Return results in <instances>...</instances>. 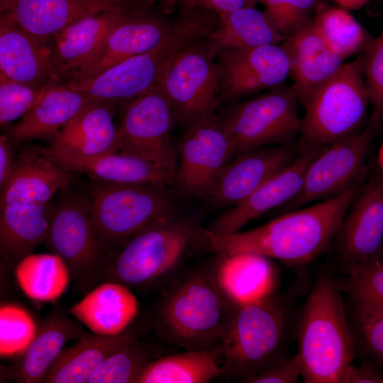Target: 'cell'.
<instances>
[{
	"label": "cell",
	"mask_w": 383,
	"mask_h": 383,
	"mask_svg": "<svg viewBox=\"0 0 383 383\" xmlns=\"http://www.w3.org/2000/svg\"><path fill=\"white\" fill-rule=\"evenodd\" d=\"M47 243L66 262L76 286L90 289L102 283L111 261L103 254L104 243L95 229L88 204L69 198L50 211Z\"/></svg>",
	"instance_id": "cell-11"
},
{
	"label": "cell",
	"mask_w": 383,
	"mask_h": 383,
	"mask_svg": "<svg viewBox=\"0 0 383 383\" xmlns=\"http://www.w3.org/2000/svg\"><path fill=\"white\" fill-rule=\"evenodd\" d=\"M16 279L24 294L41 302L54 301L67 289L71 274L57 254H30L14 267Z\"/></svg>",
	"instance_id": "cell-35"
},
{
	"label": "cell",
	"mask_w": 383,
	"mask_h": 383,
	"mask_svg": "<svg viewBox=\"0 0 383 383\" xmlns=\"http://www.w3.org/2000/svg\"><path fill=\"white\" fill-rule=\"evenodd\" d=\"M223 356L222 345L162 355L144 367L135 383L209 382L222 375Z\"/></svg>",
	"instance_id": "cell-33"
},
{
	"label": "cell",
	"mask_w": 383,
	"mask_h": 383,
	"mask_svg": "<svg viewBox=\"0 0 383 383\" xmlns=\"http://www.w3.org/2000/svg\"><path fill=\"white\" fill-rule=\"evenodd\" d=\"M64 309H53L38 325L25 351L6 367L5 377L18 383H40L66 343L85 331Z\"/></svg>",
	"instance_id": "cell-24"
},
{
	"label": "cell",
	"mask_w": 383,
	"mask_h": 383,
	"mask_svg": "<svg viewBox=\"0 0 383 383\" xmlns=\"http://www.w3.org/2000/svg\"><path fill=\"white\" fill-rule=\"evenodd\" d=\"M383 124L374 111L357 133L324 146L309 164L297 194L283 206L284 213L333 198L367 175L366 157Z\"/></svg>",
	"instance_id": "cell-8"
},
{
	"label": "cell",
	"mask_w": 383,
	"mask_h": 383,
	"mask_svg": "<svg viewBox=\"0 0 383 383\" xmlns=\"http://www.w3.org/2000/svg\"><path fill=\"white\" fill-rule=\"evenodd\" d=\"M142 4L138 1L128 8L103 11L82 18L54 35L51 47L58 79L70 76L88 65L111 31Z\"/></svg>",
	"instance_id": "cell-20"
},
{
	"label": "cell",
	"mask_w": 383,
	"mask_h": 383,
	"mask_svg": "<svg viewBox=\"0 0 383 383\" xmlns=\"http://www.w3.org/2000/svg\"><path fill=\"white\" fill-rule=\"evenodd\" d=\"M201 228L178 213L161 218L122 246L102 282L162 292L186 272L185 262L194 248H203Z\"/></svg>",
	"instance_id": "cell-5"
},
{
	"label": "cell",
	"mask_w": 383,
	"mask_h": 383,
	"mask_svg": "<svg viewBox=\"0 0 383 383\" xmlns=\"http://www.w3.org/2000/svg\"><path fill=\"white\" fill-rule=\"evenodd\" d=\"M299 99L293 84L272 88L235 106L222 117L233 157L267 145H293L299 136Z\"/></svg>",
	"instance_id": "cell-9"
},
{
	"label": "cell",
	"mask_w": 383,
	"mask_h": 383,
	"mask_svg": "<svg viewBox=\"0 0 383 383\" xmlns=\"http://www.w3.org/2000/svg\"><path fill=\"white\" fill-rule=\"evenodd\" d=\"M137 0H16L5 14L30 34L52 40L60 30L82 18L133 6Z\"/></svg>",
	"instance_id": "cell-25"
},
{
	"label": "cell",
	"mask_w": 383,
	"mask_h": 383,
	"mask_svg": "<svg viewBox=\"0 0 383 383\" xmlns=\"http://www.w3.org/2000/svg\"><path fill=\"white\" fill-rule=\"evenodd\" d=\"M216 27L204 40L215 57L228 51L281 45L284 38L264 11L248 6L218 15Z\"/></svg>",
	"instance_id": "cell-31"
},
{
	"label": "cell",
	"mask_w": 383,
	"mask_h": 383,
	"mask_svg": "<svg viewBox=\"0 0 383 383\" xmlns=\"http://www.w3.org/2000/svg\"><path fill=\"white\" fill-rule=\"evenodd\" d=\"M50 216L47 204L0 205V250L7 267H15L38 245L47 243Z\"/></svg>",
	"instance_id": "cell-32"
},
{
	"label": "cell",
	"mask_w": 383,
	"mask_h": 383,
	"mask_svg": "<svg viewBox=\"0 0 383 383\" xmlns=\"http://www.w3.org/2000/svg\"><path fill=\"white\" fill-rule=\"evenodd\" d=\"M369 104L359 56L301 103L299 150L328 145L361 131L370 119Z\"/></svg>",
	"instance_id": "cell-6"
},
{
	"label": "cell",
	"mask_w": 383,
	"mask_h": 383,
	"mask_svg": "<svg viewBox=\"0 0 383 383\" xmlns=\"http://www.w3.org/2000/svg\"><path fill=\"white\" fill-rule=\"evenodd\" d=\"M278 273L271 258L261 255L216 254L215 278L228 309L275 294Z\"/></svg>",
	"instance_id": "cell-23"
},
{
	"label": "cell",
	"mask_w": 383,
	"mask_h": 383,
	"mask_svg": "<svg viewBox=\"0 0 383 383\" xmlns=\"http://www.w3.org/2000/svg\"><path fill=\"white\" fill-rule=\"evenodd\" d=\"M204 40L180 51L165 67L156 83L169 101L175 119L186 127L215 114L221 100L219 65Z\"/></svg>",
	"instance_id": "cell-10"
},
{
	"label": "cell",
	"mask_w": 383,
	"mask_h": 383,
	"mask_svg": "<svg viewBox=\"0 0 383 383\" xmlns=\"http://www.w3.org/2000/svg\"><path fill=\"white\" fill-rule=\"evenodd\" d=\"M338 267L383 252V173L366 179L352 201L332 245Z\"/></svg>",
	"instance_id": "cell-14"
},
{
	"label": "cell",
	"mask_w": 383,
	"mask_h": 383,
	"mask_svg": "<svg viewBox=\"0 0 383 383\" xmlns=\"http://www.w3.org/2000/svg\"><path fill=\"white\" fill-rule=\"evenodd\" d=\"M69 313L94 333L115 335L138 322L140 305L130 287L109 281L90 290Z\"/></svg>",
	"instance_id": "cell-29"
},
{
	"label": "cell",
	"mask_w": 383,
	"mask_h": 383,
	"mask_svg": "<svg viewBox=\"0 0 383 383\" xmlns=\"http://www.w3.org/2000/svg\"><path fill=\"white\" fill-rule=\"evenodd\" d=\"M217 57L221 99H235L277 87L290 75L289 58L281 45L231 50Z\"/></svg>",
	"instance_id": "cell-17"
},
{
	"label": "cell",
	"mask_w": 383,
	"mask_h": 383,
	"mask_svg": "<svg viewBox=\"0 0 383 383\" xmlns=\"http://www.w3.org/2000/svg\"><path fill=\"white\" fill-rule=\"evenodd\" d=\"M150 326V321H139L115 335L85 333L71 346L62 349L41 383H87L92 372L102 362Z\"/></svg>",
	"instance_id": "cell-27"
},
{
	"label": "cell",
	"mask_w": 383,
	"mask_h": 383,
	"mask_svg": "<svg viewBox=\"0 0 383 383\" xmlns=\"http://www.w3.org/2000/svg\"><path fill=\"white\" fill-rule=\"evenodd\" d=\"M135 338L102 362L87 383H135L144 367L160 357L150 346Z\"/></svg>",
	"instance_id": "cell-39"
},
{
	"label": "cell",
	"mask_w": 383,
	"mask_h": 383,
	"mask_svg": "<svg viewBox=\"0 0 383 383\" xmlns=\"http://www.w3.org/2000/svg\"><path fill=\"white\" fill-rule=\"evenodd\" d=\"M31 314L23 307L4 303L0 308V355L16 357L33 340L38 330Z\"/></svg>",
	"instance_id": "cell-40"
},
{
	"label": "cell",
	"mask_w": 383,
	"mask_h": 383,
	"mask_svg": "<svg viewBox=\"0 0 383 383\" xmlns=\"http://www.w3.org/2000/svg\"><path fill=\"white\" fill-rule=\"evenodd\" d=\"M284 39L309 23L321 0H259Z\"/></svg>",
	"instance_id": "cell-41"
},
{
	"label": "cell",
	"mask_w": 383,
	"mask_h": 383,
	"mask_svg": "<svg viewBox=\"0 0 383 383\" xmlns=\"http://www.w3.org/2000/svg\"><path fill=\"white\" fill-rule=\"evenodd\" d=\"M362 53V72L370 103L374 111L383 113V28Z\"/></svg>",
	"instance_id": "cell-43"
},
{
	"label": "cell",
	"mask_w": 383,
	"mask_h": 383,
	"mask_svg": "<svg viewBox=\"0 0 383 383\" xmlns=\"http://www.w3.org/2000/svg\"><path fill=\"white\" fill-rule=\"evenodd\" d=\"M12 143L7 136L0 137V188L2 189L10 179L15 165L11 150Z\"/></svg>",
	"instance_id": "cell-47"
},
{
	"label": "cell",
	"mask_w": 383,
	"mask_h": 383,
	"mask_svg": "<svg viewBox=\"0 0 383 383\" xmlns=\"http://www.w3.org/2000/svg\"><path fill=\"white\" fill-rule=\"evenodd\" d=\"M171 23L151 13L143 4L111 31L97 54L88 65L71 74L72 79L94 76L152 49L167 33Z\"/></svg>",
	"instance_id": "cell-19"
},
{
	"label": "cell",
	"mask_w": 383,
	"mask_h": 383,
	"mask_svg": "<svg viewBox=\"0 0 383 383\" xmlns=\"http://www.w3.org/2000/svg\"><path fill=\"white\" fill-rule=\"evenodd\" d=\"M301 370L300 357L296 353L282 358L246 383H296L301 377Z\"/></svg>",
	"instance_id": "cell-44"
},
{
	"label": "cell",
	"mask_w": 383,
	"mask_h": 383,
	"mask_svg": "<svg viewBox=\"0 0 383 383\" xmlns=\"http://www.w3.org/2000/svg\"><path fill=\"white\" fill-rule=\"evenodd\" d=\"M377 162L380 171L383 173V141L377 152Z\"/></svg>",
	"instance_id": "cell-51"
},
{
	"label": "cell",
	"mask_w": 383,
	"mask_h": 383,
	"mask_svg": "<svg viewBox=\"0 0 383 383\" xmlns=\"http://www.w3.org/2000/svg\"><path fill=\"white\" fill-rule=\"evenodd\" d=\"M338 285L350 303L383 309V252L375 257L339 267Z\"/></svg>",
	"instance_id": "cell-37"
},
{
	"label": "cell",
	"mask_w": 383,
	"mask_h": 383,
	"mask_svg": "<svg viewBox=\"0 0 383 383\" xmlns=\"http://www.w3.org/2000/svg\"><path fill=\"white\" fill-rule=\"evenodd\" d=\"M160 64L152 51L120 62L89 77L72 79L66 84L93 101L123 104L156 85Z\"/></svg>",
	"instance_id": "cell-21"
},
{
	"label": "cell",
	"mask_w": 383,
	"mask_h": 383,
	"mask_svg": "<svg viewBox=\"0 0 383 383\" xmlns=\"http://www.w3.org/2000/svg\"><path fill=\"white\" fill-rule=\"evenodd\" d=\"M0 73L38 88L59 82L51 45L6 15L0 17Z\"/></svg>",
	"instance_id": "cell-22"
},
{
	"label": "cell",
	"mask_w": 383,
	"mask_h": 383,
	"mask_svg": "<svg viewBox=\"0 0 383 383\" xmlns=\"http://www.w3.org/2000/svg\"><path fill=\"white\" fill-rule=\"evenodd\" d=\"M367 179L341 194L284 213L258 227L228 234L201 228L204 248L215 254L248 252L305 268L331 246L352 201Z\"/></svg>",
	"instance_id": "cell-1"
},
{
	"label": "cell",
	"mask_w": 383,
	"mask_h": 383,
	"mask_svg": "<svg viewBox=\"0 0 383 383\" xmlns=\"http://www.w3.org/2000/svg\"><path fill=\"white\" fill-rule=\"evenodd\" d=\"M16 0H0V12L1 15H5L9 13Z\"/></svg>",
	"instance_id": "cell-50"
},
{
	"label": "cell",
	"mask_w": 383,
	"mask_h": 383,
	"mask_svg": "<svg viewBox=\"0 0 383 383\" xmlns=\"http://www.w3.org/2000/svg\"><path fill=\"white\" fill-rule=\"evenodd\" d=\"M162 9L167 14L173 13L178 4V0H162Z\"/></svg>",
	"instance_id": "cell-49"
},
{
	"label": "cell",
	"mask_w": 383,
	"mask_h": 383,
	"mask_svg": "<svg viewBox=\"0 0 383 383\" xmlns=\"http://www.w3.org/2000/svg\"><path fill=\"white\" fill-rule=\"evenodd\" d=\"M338 6L348 11L359 10L372 0H333Z\"/></svg>",
	"instance_id": "cell-48"
},
{
	"label": "cell",
	"mask_w": 383,
	"mask_h": 383,
	"mask_svg": "<svg viewBox=\"0 0 383 383\" xmlns=\"http://www.w3.org/2000/svg\"><path fill=\"white\" fill-rule=\"evenodd\" d=\"M41 89L13 80L0 73L1 127L8 126L26 115L33 106Z\"/></svg>",
	"instance_id": "cell-42"
},
{
	"label": "cell",
	"mask_w": 383,
	"mask_h": 383,
	"mask_svg": "<svg viewBox=\"0 0 383 383\" xmlns=\"http://www.w3.org/2000/svg\"><path fill=\"white\" fill-rule=\"evenodd\" d=\"M299 152L292 145L261 146L241 152L221 169L204 197L218 207L235 206L289 165Z\"/></svg>",
	"instance_id": "cell-15"
},
{
	"label": "cell",
	"mask_w": 383,
	"mask_h": 383,
	"mask_svg": "<svg viewBox=\"0 0 383 383\" xmlns=\"http://www.w3.org/2000/svg\"><path fill=\"white\" fill-rule=\"evenodd\" d=\"M346 309L355 357L383 372V309L350 303Z\"/></svg>",
	"instance_id": "cell-38"
},
{
	"label": "cell",
	"mask_w": 383,
	"mask_h": 383,
	"mask_svg": "<svg viewBox=\"0 0 383 383\" xmlns=\"http://www.w3.org/2000/svg\"><path fill=\"white\" fill-rule=\"evenodd\" d=\"M167 186L153 183L99 184L88 204L95 229L104 243L122 247L154 223L178 213Z\"/></svg>",
	"instance_id": "cell-7"
},
{
	"label": "cell",
	"mask_w": 383,
	"mask_h": 383,
	"mask_svg": "<svg viewBox=\"0 0 383 383\" xmlns=\"http://www.w3.org/2000/svg\"><path fill=\"white\" fill-rule=\"evenodd\" d=\"M340 383H383V372L367 362L357 367L351 362L345 369Z\"/></svg>",
	"instance_id": "cell-46"
},
{
	"label": "cell",
	"mask_w": 383,
	"mask_h": 383,
	"mask_svg": "<svg viewBox=\"0 0 383 383\" xmlns=\"http://www.w3.org/2000/svg\"><path fill=\"white\" fill-rule=\"evenodd\" d=\"M323 148L309 147L299 150L289 165L266 181L245 200L220 215L209 229L221 234L239 232L251 221L272 209L284 206L297 194L309 164Z\"/></svg>",
	"instance_id": "cell-18"
},
{
	"label": "cell",
	"mask_w": 383,
	"mask_h": 383,
	"mask_svg": "<svg viewBox=\"0 0 383 383\" xmlns=\"http://www.w3.org/2000/svg\"><path fill=\"white\" fill-rule=\"evenodd\" d=\"M174 186L186 197H204L221 169L233 157L223 118L216 113L187 126L179 146Z\"/></svg>",
	"instance_id": "cell-13"
},
{
	"label": "cell",
	"mask_w": 383,
	"mask_h": 383,
	"mask_svg": "<svg viewBox=\"0 0 383 383\" xmlns=\"http://www.w3.org/2000/svg\"><path fill=\"white\" fill-rule=\"evenodd\" d=\"M259 0H178L177 6L194 7L219 15L238 9L255 6Z\"/></svg>",
	"instance_id": "cell-45"
},
{
	"label": "cell",
	"mask_w": 383,
	"mask_h": 383,
	"mask_svg": "<svg viewBox=\"0 0 383 383\" xmlns=\"http://www.w3.org/2000/svg\"><path fill=\"white\" fill-rule=\"evenodd\" d=\"M306 295L295 331L303 382L340 383L355 352L336 271L328 267L316 271Z\"/></svg>",
	"instance_id": "cell-3"
},
{
	"label": "cell",
	"mask_w": 383,
	"mask_h": 383,
	"mask_svg": "<svg viewBox=\"0 0 383 383\" xmlns=\"http://www.w3.org/2000/svg\"><path fill=\"white\" fill-rule=\"evenodd\" d=\"M60 167L70 172H84L103 182L120 184L173 185L175 177V172L147 160L119 152L69 162Z\"/></svg>",
	"instance_id": "cell-34"
},
{
	"label": "cell",
	"mask_w": 383,
	"mask_h": 383,
	"mask_svg": "<svg viewBox=\"0 0 383 383\" xmlns=\"http://www.w3.org/2000/svg\"><path fill=\"white\" fill-rule=\"evenodd\" d=\"M71 180V172L45 156L38 146L26 148L15 160L12 174L1 189L0 205L47 204Z\"/></svg>",
	"instance_id": "cell-28"
},
{
	"label": "cell",
	"mask_w": 383,
	"mask_h": 383,
	"mask_svg": "<svg viewBox=\"0 0 383 383\" xmlns=\"http://www.w3.org/2000/svg\"><path fill=\"white\" fill-rule=\"evenodd\" d=\"M41 152L57 165L119 151V135L112 104L93 101L51 139Z\"/></svg>",
	"instance_id": "cell-16"
},
{
	"label": "cell",
	"mask_w": 383,
	"mask_h": 383,
	"mask_svg": "<svg viewBox=\"0 0 383 383\" xmlns=\"http://www.w3.org/2000/svg\"><path fill=\"white\" fill-rule=\"evenodd\" d=\"M93 101L58 82L45 85L31 109L5 134L13 144L32 139L50 140L83 108Z\"/></svg>",
	"instance_id": "cell-26"
},
{
	"label": "cell",
	"mask_w": 383,
	"mask_h": 383,
	"mask_svg": "<svg viewBox=\"0 0 383 383\" xmlns=\"http://www.w3.org/2000/svg\"><path fill=\"white\" fill-rule=\"evenodd\" d=\"M151 327L170 345L206 350L222 345L228 307L215 278V257L186 271L161 292Z\"/></svg>",
	"instance_id": "cell-4"
},
{
	"label": "cell",
	"mask_w": 383,
	"mask_h": 383,
	"mask_svg": "<svg viewBox=\"0 0 383 383\" xmlns=\"http://www.w3.org/2000/svg\"><path fill=\"white\" fill-rule=\"evenodd\" d=\"M281 45L289 58L290 75L299 104L344 65V60L326 46L312 21L286 38Z\"/></svg>",
	"instance_id": "cell-30"
},
{
	"label": "cell",
	"mask_w": 383,
	"mask_h": 383,
	"mask_svg": "<svg viewBox=\"0 0 383 383\" xmlns=\"http://www.w3.org/2000/svg\"><path fill=\"white\" fill-rule=\"evenodd\" d=\"M122 105L118 152L176 172L178 158L171 140L175 117L162 90L155 85Z\"/></svg>",
	"instance_id": "cell-12"
},
{
	"label": "cell",
	"mask_w": 383,
	"mask_h": 383,
	"mask_svg": "<svg viewBox=\"0 0 383 383\" xmlns=\"http://www.w3.org/2000/svg\"><path fill=\"white\" fill-rule=\"evenodd\" d=\"M349 11L322 4L312 19L326 46L343 60L362 52L373 38Z\"/></svg>",
	"instance_id": "cell-36"
},
{
	"label": "cell",
	"mask_w": 383,
	"mask_h": 383,
	"mask_svg": "<svg viewBox=\"0 0 383 383\" xmlns=\"http://www.w3.org/2000/svg\"><path fill=\"white\" fill-rule=\"evenodd\" d=\"M313 277L303 268L283 293L229 309L222 335L221 377L246 383L287 356L295 340L298 301L308 292Z\"/></svg>",
	"instance_id": "cell-2"
}]
</instances>
